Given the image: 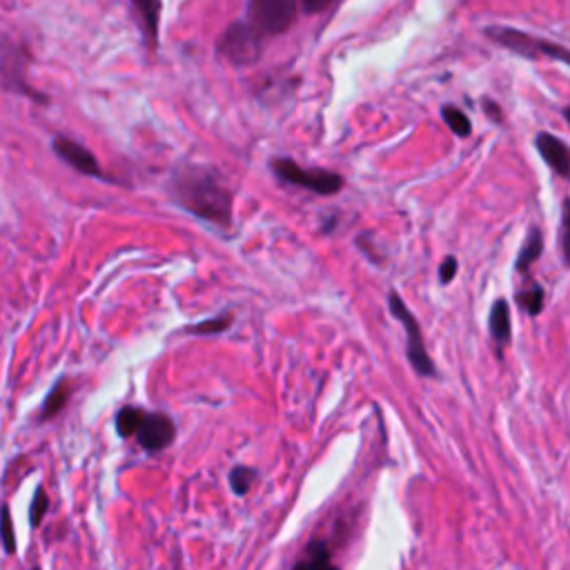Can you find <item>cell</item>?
<instances>
[{
    "label": "cell",
    "mask_w": 570,
    "mask_h": 570,
    "mask_svg": "<svg viewBox=\"0 0 570 570\" xmlns=\"http://www.w3.org/2000/svg\"><path fill=\"white\" fill-rule=\"evenodd\" d=\"M456 269H459L456 258H454V256H445L443 263H441V267H439V278H441V283H450V281L454 278Z\"/></svg>",
    "instance_id": "cell-22"
},
{
    "label": "cell",
    "mask_w": 570,
    "mask_h": 570,
    "mask_svg": "<svg viewBox=\"0 0 570 570\" xmlns=\"http://www.w3.org/2000/svg\"><path fill=\"white\" fill-rule=\"evenodd\" d=\"M534 147L552 171H557L561 178L570 176V149L559 136L541 131L534 138Z\"/></svg>",
    "instance_id": "cell-9"
},
{
    "label": "cell",
    "mask_w": 570,
    "mask_h": 570,
    "mask_svg": "<svg viewBox=\"0 0 570 570\" xmlns=\"http://www.w3.org/2000/svg\"><path fill=\"white\" fill-rule=\"evenodd\" d=\"M441 116L445 120V125L450 127V131L459 138H468L472 134V122L468 118V114L454 105H443Z\"/></svg>",
    "instance_id": "cell-14"
},
{
    "label": "cell",
    "mask_w": 570,
    "mask_h": 570,
    "mask_svg": "<svg viewBox=\"0 0 570 570\" xmlns=\"http://www.w3.org/2000/svg\"><path fill=\"white\" fill-rule=\"evenodd\" d=\"M272 171L278 180L287 185L303 187L307 191H314L318 196H332L343 189V176L323 167H301L292 158H274Z\"/></svg>",
    "instance_id": "cell-2"
},
{
    "label": "cell",
    "mask_w": 570,
    "mask_h": 570,
    "mask_svg": "<svg viewBox=\"0 0 570 570\" xmlns=\"http://www.w3.org/2000/svg\"><path fill=\"white\" fill-rule=\"evenodd\" d=\"M247 16L261 36H281L296 20V0H249Z\"/></svg>",
    "instance_id": "cell-6"
},
{
    "label": "cell",
    "mask_w": 570,
    "mask_h": 570,
    "mask_svg": "<svg viewBox=\"0 0 570 570\" xmlns=\"http://www.w3.org/2000/svg\"><path fill=\"white\" fill-rule=\"evenodd\" d=\"M543 252V236H541V229L539 227H530L528 229V236L517 254V272L525 274L530 269V265L541 256Z\"/></svg>",
    "instance_id": "cell-13"
},
{
    "label": "cell",
    "mask_w": 570,
    "mask_h": 570,
    "mask_svg": "<svg viewBox=\"0 0 570 570\" xmlns=\"http://www.w3.org/2000/svg\"><path fill=\"white\" fill-rule=\"evenodd\" d=\"M47 505H49V499H47L45 490L38 488L36 494H33V499H31V525H38V523H40V519H42L45 512H47Z\"/></svg>",
    "instance_id": "cell-21"
},
{
    "label": "cell",
    "mask_w": 570,
    "mask_h": 570,
    "mask_svg": "<svg viewBox=\"0 0 570 570\" xmlns=\"http://www.w3.org/2000/svg\"><path fill=\"white\" fill-rule=\"evenodd\" d=\"M140 443L142 450L147 452H160L165 450L167 445H171L174 436H176V425L174 421L163 414V412H145L138 428H136V434H134Z\"/></svg>",
    "instance_id": "cell-7"
},
{
    "label": "cell",
    "mask_w": 570,
    "mask_h": 570,
    "mask_svg": "<svg viewBox=\"0 0 570 570\" xmlns=\"http://www.w3.org/2000/svg\"><path fill=\"white\" fill-rule=\"evenodd\" d=\"M232 323H234V316H232V314H223V316H218V318H209V321L196 323V325L187 327V332H191V334H220V332H225Z\"/></svg>",
    "instance_id": "cell-19"
},
{
    "label": "cell",
    "mask_w": 570,
    "mask_h": 570,
    "mask_svg": "<svg viewBox=\"0 0 570 570\" xmlns=\"http://www.w3.org/2000/svg\"><path fill=\"white\" fill-rule=\"evenodd\" d=\"M254 479H256V470L245 468V465H236V468H232V472H229V485H232V490H234L238 497L247 494V490H249V485L254 483Z\"/></svg>",
    "instance_id": "cell-18"
},
{
    "label": "cell",
    "mask_w": 570,
    "mask_h": 570,
    "mask_svg": "<svg viewBox=\"0 0 570 570\" xmlns=\"http://www.w3.org/2000/svg\"><path fill=\"white\" fill-rule=\"evenodd\" d=\"M0 532H2L4 548H7L9 552H13V550H16V534H13V523H11L9 508H2V514H0Z\"/></svg>",
    "instance_id": "cell-20"
},
{
    "label": "cell",
    "mask_w": 570,
    "mask_h": 570,
    "mask_svg": "<svg viewBox=\"0 0 570 570\" xmlns=\"http://www.w3.org/2000/svg\"><path fill=\"white\" fill-rule=\"evenodd\" d=\"M488 327H490V336L492 341L499 345V350L510 341L512 330H510V305L508 301L499 298L492 303L490 309V318H488Z\"/></svg>",
    "instance_id": "cell-10"
},
{
    "label": "cell",
    "mask_w": 570,
    "mask_h": 570,
    "mask_svg": "<svg viewBox=\"0 0 570 570\" xmlns=\"http://www.w3.org/2000/svg\"><path fill=\"white\" fill-rule=\"evenodd\" d=\"M263 36L245 20L232 22L220 40H218V51L223 58H227L232 65L236 67H245L252 65L261 58V49H263Z\"/></svg>",
    "instance_id": "cell-5"
},
{
    "label": "cell",
    "mask_w": 570,
    "mask_h": 570,
    "mask_svg": "<svg viewBox=\"0 0 570 570\" xmlns=\"http://www.w3.org/2000/svg\"><path fill=\"white\" fill-rule=\"evenodd\" d=\"M142 414H145V410L134 407V405L120 407L118 414H116V432H118V436H122V439L134 436V434H136V428H138V423H140V419H142Z\"/></svg>",
    "instance_id": "cell-15"
},
{
    "label": "cell",
    "mask_w": 570,
    "mask_h": 570,
    "mask_svg": "<svg viewBox=\"0 0 570 570\" xmlns=\"http://www.w3.org/2000/svg\"><path fill=\"white\" fill-rule=\"evenodd\" d=\"M332 2H334V0H301L305 13H318V11L327 9Z\"/></svg>",
    "instance_id": "cell-23"
},
{
    "label": "cell",
    "mask_w": 570,
    "mask_h": 570,
    "mask_svg": "<svg viewBox=\"0 0 570 570\" xmlns=\"http://www.w3.org/2000/svg\"><path fill=\"white\" fill-rule=\"evenodd\" d=\"M292 570H338L332 561L330 548L323 541H312L305 550V554L296 561Z\"/></svg>",
    "instance_id": "cell-12"
},
{
    "label": "cell",
    "mask_w": 570,
    "mask_h": 570,
    "mask_svg": "<svg viewBox=\"0 0 570 570\" xmlns=\"http://www.w3.org/2000/svg\"><path fill=\"white\" fill-rule=\"evenodd\" d=\"M485 36L490 40H494L497 45L505 47L508 51L521 56V58H552L559 62H568V49L563 45L543 40V38H534L521 29H512V27H488Z\"/></svg>",
    "instance_id": "cell-4"
},
{
    "label": "cell",
    "mask_w": 570,
    "mask_h": 570,
    "mask_svg": "<svg viewBox=\"0 0 570 570\" xmlns=\"http://www.w3.org/2000/svg\"><path fill=\"white\" fill-rule=\"evenodd\" d=\"M517 301H519V305H521L530 316H537V314H541V309H543L546 292H543V287H541L539 283H534V285H530L528 289H521V292L517 294Z\"/></svg>",
    "instance_id": "cell-16"
},
{
    "label": "cell",
    "mask_w": 570,
    "mask_h": 570,
    "mask_svg": "<svg viewBox=\"0 0 570 570\" xmlns=\"http://www.w3.org/2000/svg\"><path fill=\"white\" fill-rule=\"evenodd\" d=\"M387 307H390V314L405 327L407 361L414 367V372L419 376H436V367H434V361L430 358V354L425 350V341H423V332L419 327V321L407 309V305L403 303L399 292H394V289L387 292Z\"/></svg>",
    "instance_id": "cell-3"
},
{
    "label": "cell",
    "mask_w": 570,
    "mask_h": 570,
    "mask_svg": "<svg viewBox=\"0 0 570 570\" xmlns=\"http://www.w3.org/2000/svg\"><path fill=\"white\" fill-rule=\"evenodd\" d=\"M33 570H38V568H33Z\"/></svg>",
    "instance_id": "cell-25"
},
{
    "label": "cell",
    "mask_w": 570,
    "mask_h": 570,
    "mask_svg": "<svg viewBox=\"0 0 570 570\" xmlns=\"http://www.w3.org/2000/svg\"><path fill=\"white\" fill-rule=\"evenodd\" d=\"M134 9L140 18V29L149 45H156L158 40V22H160V0H131Z\"/></svg>",
    "instance_id": "cell-11"
},
{
    "label": "cell",
    "mask_w": 570,
    "mask_h": 570,
    "mask_svg": "<svg viewBox=\"0 0 570 570\" xmlns=\"http://www.w3.org/2000/svg\"><path fill=\"white\" fill-rule=\"evenodd\" d=\"M485 105H488L485 109H488V114L492 116V120H499V118H501V111L497 109V105H494V102H490V100H485Z\"/></svg>",
    "instance_id": "cell-24"
},
{
    "label": "cell",
    "mask_w": 570,
    "mask_h": 570,
    "mask_svg": "<svg viewBox=\"0 0 570 570\" xmlns=\"http://www.w3.org/2000/svg\"><path fill=\"white\" fill-rule=\"evenodd\" d=\"M171 198L196 218L229 227L232 225V191L220 174L209 165H183L169 180Z\"/></svg>",
    "instance_id": "cell-1"
},
{
    "label": "cell",
    "mask_w": 570,
    "mask_h": 570,
    "mask_svg": "<svg viewBox=\"0 0 570 570\" xmlns=\"http://www.w3.org/2000/svg\"><path fill=\"white\" fill-rule=\"evenodd\" d=\"M67 396H69V387H67V383L65 381H58L56 385H53V390L47 394V399H45V407H42V416H53V414H58L62 407H65V403H67Z\"/></svg>",
    "instance_id": "cell-17"
},
{
    "label": "cell",
    "mask_w": 570,
    "mask_h": 570,
    "mask_svg": "<svg viewBox=\"0 0 570 570\" xmlns=\"http://www.w3.org/2000/svg\"><path fill=\"white\" fill-rule=\"evenodd\" d=\"M51 147H53L56 156L62 163H67L71 169H76L78 174H85V176H91V178H102V169H100L96 156L82 142L58 134V136H53Z\"/></svg>",
    "instance_id": "cell-8"
}]
</instances>
